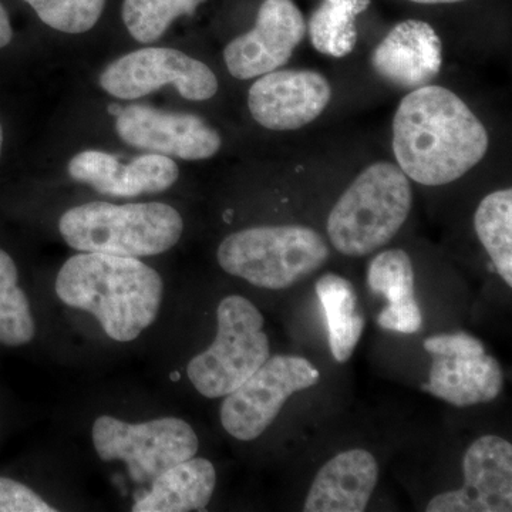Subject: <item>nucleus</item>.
<instances>
[{"instance_id":"393cba45","label":"nucleus","mask_w":512,"mask_h":512,"mask_svg":"<svg viewBox=\"0 0 512 512\" xmlns=\"http://www.w3.org/2000/svg\"><path fill=\"white\" fill-rule=\"evenodd\" d=\"M40 20L59 32L80 35L96 26L106 0H25Z\"/></svg>"},{"instance_id":"cd10ccee","label":"nucleus","mask_w":512,"mask_h":512,"mask_svg":"<svg viewBox=\"0 0 512 512\" xmlns=\"http://www.w3.org/2000/svg\"><path fill=\"white\" fill-rule=\"evenodd\" d=\"M13 30L10 25V19L8 12L3 8L0 3V49L9 45L12 42Z\"/></svg>"},{"instance_id":"5701e85b","label":"nucleus","mask_w":512,"mask_h":512,"mask_svg":"<svg viewBox=\"0 0 512 512\" xmlns=\"http://www.w3.org/2000/svg\"><path fill=\"white\" fill-rule=\"evenodd\" d=\"M18 268L0 249V345H28L36 335L35 319L26 293L19 288Z\"/></svg>"},{"instance_id":"0eeeda50","label":"nucleus","mask_w":512,"mask_h":512,"mask_svg":"<svg viewBox=\"0 0 512 512\" xmlns=\"http://www.w3.org/2000/svg\"><path fill=\"white\" fill-rule=\"evenodd\" d=\"M93 444L103 461L120 460L137 483H148L165 470L197 454V434L187 421L160 417L126 423L100 416L93 424Z\"/></svg>"},{"instance_id":"9d476101","label":"nucleus","mask_w":512,"mask_h":512,"mask_svg":"<svg viewBox=\"0 0 512 512\" xmlns=\"http://www.w3.org/2000/svg\"><path fill=\"white\" fill-rule=\"evenodd\" d=\"M114 119L121 140L148 153L197 161L221 150L220 133L195 114L131 104Z\"/></svg>"},{"instance_id":"aec40b11","label":"nucleus","mask_w":512,"mask_h":512,"mask_svg":"<svg viewBox=\"0 0 512 512\" xmlns=\"http://www.w3.org/2000/svg\"><path fill=\"white\" fill-rule=\"evenodd\" d=\"M315 289L325 311L332 355L336 362L346 363L355 353L365 329L355 286L343 276L325 274L318 279Z\"/></svg>"},{"instance_id":"7ed1b4c3","label":"nucleus","mask_w":512,"mask_h":512,"mask_svg":"<svg viewBox=\"0 0 512 512\" xmlns=\"http://www.w3.org/2000/svg\"><path fill=\"white\" fill-rule=\"evenodd\" d=\"M413 207V188L402 168L376 161L336 201L328 217L330 242L340 254L360 258L389 244Z\"/></svg>"},{"instance_id":"1a4fd4ad","label":"nucleus","mask_w":512,"mask_h":512,"mask_svg":"<svg viewBox=\"0 0 512 512\" xmlns=\"http://www.w3.org/2000/svg\"><path fill=\"white\" fill-rule=\"evenodd\" d=\"M104 92L121 100H136L173 86L191 101L210 100L218 92V79L207 64L170 47H144L111 62L101 72Z\"/></svg>"},{"instance_id":"c756f323","label":"nucleus","mask_w":512,"mask_h":512,"mask_svg":"<svg viewBox=\"0 0 512 512\" xmlns=\"http://www.w3.org/2000/svg\"><path fill=\"white\" fill-rule=\"evenodd\" d=\"M121 110H123V107L119 106V104H111L109 107V113L113 117L119 116Z\"/></svg>"},{"instance_id":"4468645a","label":"nucleus","mask_w":512,"mask_h":512,"mask_svg":"<svg viewBox=\"0 0 512 512\" xmlns=\"http://www.w3.org/2000/svg\"><path fill=\"white\" fill-rule=\"evenodd\" d=\"M70 177L90 185L99 194L114 198H134L157 194L173 187L180 168L171 157L148 153L124 164L113 154L87 150L70 160Z\"/></svg>"},{"instance_id":"2f4dec72","label":"nucleus","mask_w":512,"mask_h":512,"mask_svg":"<svg viewBox=\"0 0 512 512\" xmlns=\"http://www.w3.org/2000/svg\"><path fill=\"white\" fill-rule=\"evenodd\" d=\"M171 379L178 380V379H180V375H178V373H175V375H174V373H173V375H171Z\"/></svg>"},{"instance_id":"2eb2a0df","label":"nucleus","mask_w":512,"mask_h":512,"mask_svg":"<svg viewBox=\"0 0 512 512\" xmlns=\"http://www.w3.org/2000/svg\"><path fill=\"white\" fill-rule=\"evenodd\" d=\"M443 46L436 30L421 20H404L375 47L370 64L384 82L419 89L439 76Z\"/></svg>"},{"instance_id":"c85d7f7f","label":"nucleus","mask_w":512,"mask_h":512,"mask_svg":"<svg viewBox=\"0 0 512 512\" xmlns=\"http://www.w3.org/2000/svg\"><path fill=\"white\" fill-rule=\"evenodd\" d=\"M409 2L421 3V5H440V3H457L463 0H409Z\"/></svg>"},{"instance_id":"423d86ee","label":"nucleus","mask_w":512,"mask_h":512,"mask_svg":"<svg viewBox=\"0 0 512 512\" xmlns=\"http://www.w3.org/2000/svg\"><path fill=\"white\" fill-rule=\"evenodd\" d=\"M217 320V338L187 366L192 386L208 399L234 392L271 356L264 316L247 298L222 299Z\"/></svg>"},{"instance_id":"9b49d317","label":"nucleus","mask_w":512,"mask_h":512,"mask_svg":"<svg viewBox=\"0 0 512 512\" xmlns=\"http://www.w3.org/2000/svg\"><path fill=\"white\" fill-rule=\"evenodd\" d=\"M306 30L305 18L293 0H264L254 29L235 37L224 49L229 74L251 80L278 70L291 60Z\"/></svg>"},{"instance_id":"f257e3e1","label":"nucleus","mask_w":512,"mask_h":512,"mask_svg":"<svg viewBox=\"0 0 512 512\" xmlns=\"http://www.w3.org/2000/svg\"><path fill=\"white\" fill-rule=\"evenodd\" d=\"M487 128L456 93L426 84L403 97L393 119V154L410 180L439 187L485 157Z\"/></svg>"},{"instance_id":"bb28decb","label":"nucleus","mask_w":512,"mask_h":512,"mask_svg":"<svg viewBox=\"0 0 512 512\" xmlns=\"http://www.w3.org/2000/svg\"><path fill=\"white\" fill-rule=\"evenodd\" d=\"M424 349L431 356L471 357L485 353L483 342L466 332L431 336L424 340Z\"/></svg>"},{"instance_id":"f8f14e48","label":"nucleus","mask_w":512,"mask_h":512,"mask_svg":"<svg viewBox=\"0 0 512 512\" xmlns=\"http://www.w3.org/2000/svg\"><path fill=\"white\" fill-rule=\"evenodd\" d=\"M464 484L436 495L427 512L512 511V446L498 436L474 441L463 458Z\"/></svg>"},{"instance_id":"4be33fe9","label":"nucleus","mask_w":512,"mask_h":512,"mask_svg":"<svg viewBox=\"0 0 512 512\" xmlns=\"http://www.w3.org/2000/svg\"><path fill=\"white\" fill-rule=\"evenodd\" d=\"M474 228L495 271L512 286V190L491 192L478 205Z\"/></svg>"},{"instance_id":"39448f33","label":"nucleus","mask_w":512,"mask_h":512,"mask_svg":"<svg viewBox=\"0 0 512 512\" xmlns=\"http://www.w3.org/2000/svg\"><path fill=\"white\" fill-rule=\"evenodd\" d=\"M328 244L306 225H262L228 235L218 247L227 274L271 291L298 284L328 262Z\"/></svg>"},{"instance_id":"412c9836","label":"nucleus","mask_w":512,"mask_h":512,"mask_svg":"<svg viewBox=\"0 0 512 512\" xmlns=\"http://www.w3.org/2000/svg\"><path fill=\"white\" fill-rule=\"evenodd\" d=\"M370 6V0H323L312 13L306 32L322 55L342 59L357 43V16Z\"/></svg>"},{"instance_id":"f03ea898","label":"nucleus","mask_w":512,"mask_h":512,"mask_svg":"<svg viewBox=\"0 0 512 512\" xmlns=\"http://www.w3.org/2000/svg\"><path fill=\"white\" fill-rule=\"evenodd\" d=\"M56 293L64 305L99 320L110 339L126 343L156 322L164 282L138 258L82 252L60 268Z\"/></svg>"},{"instance_id":"6e6552de","label":"nucleus","mask_w":512,"mask_h":512,"mask_svg":"<svg viewBox=\"0 0 512 512\" xmlns=\"http://www.w3.org/2000/svg\"><path fill=\"white\" fill-rule=\"evenodd\" d=\"M319 370L301 356H269L238 389L225 396L221 424L241 441L258 439L274 423L289 397L319 383Z\"/></svg>"},{"instance_id":"b1692460","label":"nucleus","mask_w":512,"mask_h":512,"mask_svg":"<svg viewBox=\"0 0 512 512\" xmlns=\"http://www.w3.org/2000/svg\"><path fill=\"white\" fill-rule=\"evenodd\" d=\"M207 0H124L123 22L140 43L157 42L180 16H192Z\"/></svg>"},{"instance_id":"6ab92c4d","label":"nucleus","mask_w":512,"mask_h":512,"mask_svg":"<svg viewBox=\"0 0 512 512\" xmlns=\"http://www.w3.org/2000/svg\"><path fill=\"white\" fill-rule=\"evenodd\" d=\"M146 497L134 504V512L204 511L217 484V471L207 458L191 457L154 478Z\"/></svg>"},{"instance_id":"a878e982","label":"nucleus","mask_w":512,"mask_h":512,"mask_svg":"<svg viewBox=\"0 0 512 512\" xmlns=\"http://www.w3.org/2000/svg\"><path fill=\"white\" fill-rule=\"evenodd\" d=\"M39 494L28 485L0 477V512H55Z\"/></svg>"},{"instance_id":"7c9ffc66","label":"nucleus","mask_w":512,"mask_h":512,"mask_svg":"<svg viewBox=\"0 0 512 512\" xmlns=\"http://www.w3.org/2000/svg\"><path fill=\"white\" fill-rule=\"evenodd\" d=\"M2 147H3V128H2V124H0V156H2Z\"/></svg>"},{"instance_id":"f3484780","label":"nucleus","mask_w":512,"mask_h":512,"mask_svg":"<svg viewBox=\"0 0 512 512\" xmlns=\"http://www.w3.org/2000/svg\"><path fill=\"white\" fill-rule=\"evenodd\" d=\"M503 387L500 363L485 353L471 357L433 356L429 382L421 384L423 392L456 407L493 402Z\"/></svg>"},{"instance_id":"dca6fc26","label":"nucleus","mask_w":512,"mask_h":512,"mask_svg":"<svg viewBox=\"0 0 512 512\" xmlns=\"http://www.w3.org/2000/svg\"><path fill=\"white\" fill-rule=\"evenodd\" d=\"M379 481V464L363 448L342 451L313 478L303 511L363 512Z\"/></svg>"},{"instance_id":"ddd939ff","label":"nucleus","mask_w":512,"mask_h":512,"mask_svg":"<svg viewBox=\"0 0 512 512\" xmlns=\"http://www.w3.org/2000/svg\"><path fill=\"white\" fill-rule=\"evenodd\" d=\"M332 99L328 79L313 70H274L259 76L248 94V109L256 123L274 131L308 126Z\"/></svg>"},{"instance_id":"a211bd4d","label":"nucleus","mask_w":512,"mask_h":512,"mask_svg":"<svg viewBox=\"0 0 512 512\" xmlns=\"http://www.w3.org/2000/svg\"><path fill=\"white\" fill-rule=\"evenodd\" d=\"M367 286L386 299L387 306L377 316L380 328L414 335L423 326V315L414 296L412 258L403 249L380 252L367 268Z\"/></svg>"},{"instance_id":"20e7f679","label":"nucleus","mask_w":512,"mask_h":512,"mask_svg":"<svg viewBox=\"0 0 512 512\" xmlns=\"http://www.w3.org/2000/svg\"><path fill=\"white\" fill-rule=\"evenodd\" d=\"M59 231L76 251L141 258L175 247L183 235L184 221L180 212L163 202L114 205L96 201L64 212Z\"/></svg>"}]
</instances>
